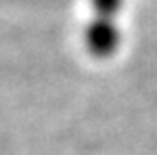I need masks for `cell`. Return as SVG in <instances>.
Wrapping results in <instances>:
<instances>
[{"label": "cell", "mask_w": 157, "mask_h": 155, "mask_svg": "<svg viewBox=\"0 0 157 155\" xmlns=\"http://www.w3.org/2000/svg\"><path fill=\"white\" fill-rule=\"evenodd\" d=\"M86 46L88 50L98 57V59H107L111 57L117 46H120V29H117V25L113 23L111 19H101L97 17L92 23L86 27Z\"/></svg>", "instance_id": "obj_1"}, {"label": "cell", "mask_w": 157, "mask_h": 155, "mask_svg": "<svg viewBox=\"0 0 157 155\" xmlns=\"http://www.w3.org/2000/svg\"><path fill=\"white\" fill-rule=\"evenodd\" d=\"M124 0H92V9L101 19H113L121 11Z\"/></svg>", "instance_id": "obj_2"}]
</instances>
